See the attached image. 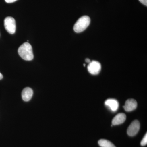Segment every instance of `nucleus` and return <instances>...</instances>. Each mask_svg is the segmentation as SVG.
I'll use <instances>...</instances> for the list:
<instances>
[{
    "label": "nucleus",
    "instance_id": "f257e3e1",
    "mask_svg": "<svg viewBox=\"0 0 147 147\" xmlns=\"http://www.w3.org/2000/svg\"><path fill=\"white\" fill-rule=\"evenodd\" d=\"M18 53L23 59L26 61H31L33 59L32 47L28 42L21 45L18 48Z\"/></svg>",
    "mask_w": 147,
    "mask_h": 147
},
{
    "label": "nucleus",
    "instance_id": "f03ea898",
    "mask_svg": "<svg viewBox=\"0 0 147 147\" xmlns=\"http://www.w3.org/2000/svg\"><path fill=\"white\" fill-rule=\"evenodd\" d=\"M90 23V18L88 16H82L74 24V30L76 33L82 32L88 27Z\"/></svg>",
    "mask_w": 147,
    "mask_h": 147
},
{
    "label": "nucleus",
    "instance_id": "7ed1b4c3",
    "mask_svg": "<svg viewBox=\"0 0 147 147\" xmlns=\"http://www.w3.org/2000/svg\"><path fill=\"white\" fill-rule=\"evenodd\" d=\"M4 26L7 31L11 34H13L16 30V21L13 17L8 16L4 20Z\"/></svg>",
    "mask_w": 147,
    "mask_h": 147
},
{
    "label": "nucleus",
    "instance_id": "20e7f679",
    "mask_svg": "<svg viewBox=\"0 0 147 147\" xmlns=\"http://www.w3.org/2000/svg\"><path fill=\"white\" fill-rule=\"evenodd\" d=\"M88 71L92 75H97L101 70V65L96 61H92L88 66Z\"/></svg>",
    "mask_w": 147,
    "mask_h": 147
},
{
    "label": "nucleus",
    "instance_id": "39448f33",
    "mask_svg": "<svg viewBox=\"0 0 147 147\" xmlns=\"http://www.w3.org/2000/svg\"><path fill=\"white\" fill-rule=\"evenodd\" d=\"M140 127V123L139 121H133L127 128V133L129 136L133 137L136 135L139 132Z\"/></svg>",
    "mask_w": 147,
    "mask_h": 147
},
{
    "label": "nucleus",
    "instance_id": "423d86ee",
    "mask_svg": "<svg viewBox=\"0 0 147 147\" xmlns=\"http://www.w3.org/2000/svg\"><path fill=\"white\" fill-rule=\"evenodd\" d=\"M137 101L134 99L130 98L126 100L123 108L127 112H131L135 110L137 108Z\"/></svg>",
    "mask_w": 147,
    "mask_h": 147
},
{
    "label": "nucleus",
    "instance_id": "0eeeda50",
    "mask_svg": "<svg viewBox=\"0 0 147 147\" xmlns=\"http://www.w3.org/2000/svg\"><path fill=\"white\" fill-rule=\"evenodd\" d=\"M21 94L23 100L27 102L31 99L33 94V91L31 88L27 87L23 90Z\"/></svg>",
    "mask_w": 147,
    "mask_h": 147
},
{
    "label": "nucleus",
    "instance_id": "6e6552de",
    "mask_svg": "<svg viewBox=\"0 0 147 147\" xmlns=\"http://www.w3.org/2000/svg\"><path fill=\"white\" fill-rule=\"evenodd\" d=\"M126 116L124 113H119L117 114L113 118L112 121V124L113 125H119L123 123L126 120Z\"/></svg>",
    "mask_w": 147,
    "mask_h": 147
},
{
    "label": "nucleus",
    "instance_id": "1a4fd4ad",
    "mask_svg": "<svg viewBox=\"0 0 147 147\" xmlns=\"http://www.w3.org/2000/svg\"><path fill=\"white\" fill-rule=\"evenodd\" d=\"M105 105L109 107L113 112L117 111L119 107V102L115 99H107L105 101Z\"/></svg>",
    "mask_w": 147,
    "mask_h": 147
},
{
    "label": "nucleus",
    "instance_id": "9d476101",
    "mask_svg": "<svg viewBox=\"0 0 147 147\" xmlns=\"http://www.w3.org/2000/svg\"><path fill=\"white\" fill-rule=\"evenodd\" d=\"M98 144L101 147H116L112 142L106 139H100L98 141Z\"/></svg>",
    "mask_w": 147,
    "mask_h": 147
},
{
    "label": "nucleus",
    "instance_id": "9b49d317",
    "mask_svg": "<svg viewBox=\"0 0 147 147\" xmlns=\"http://www.w3.org/2000/svg\"><path fill=\"white\" fill-rule=\"evenodd\" d=\"M147 133L145 134L144 137L143 139H142V141H141V146H144L147 145Z\"/></svg>",
    "mask_w": 147,
    "mask_h": 147
},
{
    "label": "nucleus",
    "instance_id": "f8f14e48",
    "mask_svg": "<svg viewBox=\"0 0 147 147\" xmlns=\"http://www.w3.org/2000/svg\"><path fill=\"white\" fill-rule=\"evenodd\" d=\"M139 1L144 5H147V0H139Z\"/></svg>",
    "mask_w": 147,
    "mask_h": 147
},
{
    "label": "nucleus",
    "instance_id": "ddd939ff",
    "mask_svg": "<svg viewBox=\"0 0 147 147\" xmlns=\"http://www.w3.org/2000/svg\"><path fill=\"white\" fill-rule=\"evenodd\" d=\"M17 0H5V2L7 3H12L14 2Z\"/></svg>",
    "mask_w": 147,
    "mask_h": 147
},
{
    "label": "nucleus",
    "instance_id": "4468645a",
    "mask_svg": "<svg viewBox=\"0 0 147 147\" xmlns=\"http://www.w3.org/2000/svg\"><path fill=\"white\" fill-rule=\"evenodd\" d=\"M86 62L87 63H90L91 61L89 59H86Z\"/></svg>",
    "mask_w": 147,
    "mask_h": 147
},
{
    "label": "nucleus",
    "instance_id": "2eb2a0df",
    "mask_svg": "<svg viewBox=\"0 0 147 147\" xmlns=\"http://www.w3.org/2000/svg\"><path fill=\"white\" fill-rule=\"evenodd\" d=\"M3 76L2 74H1V73H0V80L3 79Z\"/></svg>",
    "mask_w": 147,
    "mask_h": 147
},
{
    "label": "nucleus",
    "instance_id": "dca6fc26",
    "mask_svg": "<svg viewBox=\"0 0 147 147\" xmlns=\"http://www.w3.org/2000/svg\"><path fill=\"white\" fill-rule=\"evenodd\" d=\"M84 66H86V64H84Z\"/></svg>",
    "mask_w": 147,
    "mask_h": 147
}]
</instances>
